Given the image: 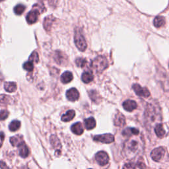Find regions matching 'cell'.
Here are the masks:
<instances>
[{"mask_svg":"<svg viewBox=\"0 0 169 169\" xmlns=\"http://www.w3.org/2000/svg\"><path fill=\"white\" fill-rule=\"evenodd\" d=\"M132 88L135 93H136L137 95L140 97H143L145 98H148L150 96V92L147 88L141 87L139 84H133Z\"/></svg>","mask_w":169,"mask_h":169,"instance_id":"cell-8","label":"cell"},{"mask_svg":"<svg viewBox=\"0 0 169 169\" xmlns=\"http://www.w3.org/2000/svg\"><path fill=\"white\" fill-rule=\"evenodd\" d=\"M153 24L155 27L160 28L165 25V19L163 16H157L155 18Z\"/></svg>","mask_w":169,"mask_h":169,"instance_id":"cell-20","label":"cell"},{"mask_svg":"<svg viewBox=\"0 0 169 169\" xmlns=\"http://www.w3.org/2000/svg\"><path fill=\"white\" fill-rule=\"evenodd\" d=\"M143 140L141 137H131L124 143V151L128 158H132L143 150Z\"/></svg>","mask_w":169,"mask_h":169,"instance_id":"cell-2","label":"cell"},{"mask_svg":"<svg viewBox=\"0 0 169 169\" xmlns=\"http://www.w3.org/2000/svg\"><path fill=\"white\" fill-rule=\"evenodd\" d=\"M95 160L100 166H105L109 163V157L106 152L99 151L95 155Z\"/></svg>","mask_w":169,"mask_h":169,"instance_id":"cell-5","label":"cell"},{"mask_svg":"<svg viewBox=\"0 0 169 169\" xmlns=\"http://www.w3.org/2000/svg\"><path fill=\"white\" fill-rule=\"evenodd\" d=\"M97 92L95 91H91L89 92V96L91 97V99H92L93 101H97V99H98V97H97Z\"/></svg>","mask_w":169,"mask_h":169,"instance_id":"cell-32","label":"cell"},{"mask_svg":"<svg viewBox=\"0 0 169 169\" xmlns=\"http://www.w3.org/2000/svg\"><path fill=\"white\" fill-rule=\"evenodd\" d=\"M89 169H92V168H89Z\"/></svg>","mask_w":169,"mask_h":169,"instance_id":"cell-37","label":"cell"},{"mask_svg":"<svg viewBox=\"0 0 169 169\" xmlns=\"http://www.w3.org/2000/svg\"><path fill=\"white\" fill-rule=\"evenodd\" d=\"M2 1H3V0H0V2H2Z\"/></svg>","mask_w":169,"mask_h":169,"instance_id":"cell-36","label":"cell"},{"mask_svg":"<svg viewBox=\"0 0 169 169\" xmlns=\"http://www.w3.org/2000/svg\"><path fill=\"white\" fill-rule=\"evenodd\" d=\"M84 127H85L86 129L88 130H93V128H94L96 126V121L93 117H91L84 120Z\"/></svg>","mask_w":169,"mask_h":169,"instance_id":"cell-15","label":"cell"},{"mask_svg":"<svg viewBox=\"0 0 169 169\" xmlns=\"http://www.w3.org/2000/svg\"><path fill=\"white\" fill-rule=\"evenodd\" d=\"M73 77L72 73L68 72V71L64 72L62 75V76H61V81L65 84L71 82L73 80Z\"/></svg>","mask_w":169,"mask_h":169,"instance_id":"cell-16","label":"cell"},{"mask_svg":"<svg viewBox=\"0 0 169 169\" xmlns=\"http://www.w3.org/2000/svg\"><path fill=\"white\" fill-rule=\"evenodd\" d=\"M122 106L124 110H126L128 112H131V111L137 109V104L136 101L132 100H127L124 102Z\"/></svg>","mask_w":169,"mask_h":169,"instance_id":"cell-11","label":"cell"},{"mask_svg":"<svg viewBox=\"0 0 169 169\" xmlns=\"http://www.w3.org/2000/svg\"><path fill=\"white\" fill-rule=\"evenodd\" d=\"M66 97L69 101L75 102V101L79 99V93L75 88H72V89H70L67 91Z\"/></svg>","mask_w":169,"mask_h":169,"instance_id":"cell-9","label":"cell"},{"mask_svg":"<svg viewBox=\"0 0 169 169\" xmlns=\"http://www.w3.org/2000/svg\"><path fill=\"white\" fill-rule=\"evenodd\" d=\"M95 141L101 142L103 143H111L114 141V137L111 134H105L102 135H97L93 137Z\"/></svg>","mask_w":169,"mask_h":169,"instance_id":"cell-6","label":"cell"},{"mask_svg":"<svg viewBox=\"0 0 169 169\" xmlns=\"http://www.w3.org/2000/svg\"><path fill=\"white\" fill-rule=\"evenodd\" d=\"M74 42H75V46L80 51L84 52L87 48V42L84 39V37L80 29H77L75 32V36H74Z\"/></svg>","mask_w":169,"mask_h":169,"instance_id":"cell-4","label":"cell"},{"mask_svg":"<svg viewBox=\"0 0 169 169\" xmlns=\"http://www.w3.org/2000/svg\"><path fill=\"white\" fill-rule=\"evenodd\" d=\"M8 112L7 110H3L0 111V120H5L7 118L8 116Z\"/></svg>","mask_w":169,"mask_h":169,"instance_id":"cell-31","label":"cell"},{"mask_svg":"<svg viewBox=\"0 0 169 169\" xmlns=\"http://www.w3.org/2000/svg\"><path fill=\"white\" fill-rule=\"evenodd\" d=\"M114 125L116 126H124L125 123H126V120H125V117L124 116L123 114H121V113L116 114V116L114 118Z\"/></svg>","mask_w":169,"mask_h":169,"instance_id":"cell-12","label":"cell"},{"mask_svg":"<svg viewBox=\"0 0 169 169\" xmlns=\"http://www.w3.org/2000/svg\"><path fill=\"white\" fill-rule=\"evenodd\" d=\"M94 79V76L93 73L90 72H85L82 74L81 79L83 82L84 83H89L92 81Z\"/></svg>","mask_w":169,"mask_h":169,"instance_id":"cell-21","label":"cell"},{"mask_svg":"<svg viewBox=\"0 0 169 169\" xmlns=\"http://www.w3.org/2000/svg\"><path fill=\"white\" fill-rule=\"evenodd\" d=\"M123 169H136V167L133 163H129L124 165Z\"/></svg>","mask_w":169,"mask_h":169,"instance_id":"cell-33","label":"cell"},{"mask_svg":"<svg viewBox=\"0 0 169 169\" xmlns=\"http://www.w3.org/2000/svg\"><path fill=\"white\" fill-rule=\"evenodd\" d=\"M20 126H21V122L18 120H14L11 121V123L10 124L9 128L10 131H15L19 129Z\"/></svg>","mask_w":169,"mask_h":169,"instance_id":"cell-25","label":"cell"},{"mask_svg":"<svg viewBox=\"0 0 169 169\" xmlns=\"http://www.w3.org/2000/svg\"><path fill=\"white\" fill-rule=\"evenodd\" d=\"M50 142H51V143L54 147L57 149H58V148L60 149L61 144L60 143V141L58 140V138H57L56 136H54V135H52L51 137H50Z\"/></svg>","mask_w":169,"mask_h":169,"instance_id":"cell-24","label":"cell"},{"mask_svg":"<svg viewBox=\"0 0 169 169\" xmlns=\"http://www.w3.org/2000/svg\"><path fill=\"white\" fill-rule=\"evenodd\" d=\"M155 132L157 137L159 138H163L165 136V134H166L163 126L161 124H158L155 126Z\"/></svg>","mask_w":169,"mask_h":169,"instance_id":"cell-17","label":"cell"},{"mask_svg":"<svg viewBox=\"0 0 169 169\" xmlns=\"http://www.w3.org/2000/svg\"><path fill=\"white\" fill-rule=\"evenodd\" d=\"M0 167H1L2 169H9V168H8V167L6 166V164L4 162L2 161L0 162Z\"/></svg>","mask_w":169,"mask_h":169,"instance_id":"cell-35","label":"cell"},{"mask_svg":"<svg viewBox=\"0 0 169 169\" xmlns=\"http://www.w3.org/2000/svg\"><path fill=\"white\" fill-rule=\"evenodd\" d=\"M23 68H24L25 70L28 71V72H32L34 69L33 63L30 62V61L25 62L24 64H23Z\"/></svg>","mask_w":169,"mask_h":169,"instance_id":"cell-29","label":"cell"},{"mask_svg":"<svg viewBox=\"0 0 169 169\" xmlns=\"http://www.w3.org/2000/svg\"><path fill=\"white\" fill-rule=\"evenodd\" d=\"M10 142L12 144L13 146H17L18 147L20 144H21L23 142H24L23 140V137L17 135V136L11 137L10 139Z\"/></svg>","mask_w":169,"mask_h":169,"instance_id":"cell-22","label":"cell"},{"mask_svg":"<svg viewBox=\"0 0 169 169\" xmlns=\"http://www.w3.org/2000/svg\"><path fill=\"white\" fill-rule=\"evenodd\" d=\"M11 97L5 94H0V103L3 104H9L11 102Z\"/></svg>","mask_w":169,"mask_h":169,"instance_id":"cell-27","label":"cell"},{"mask_svg":"<svg viewBox=\"0 0 169 169\" xmlns=\"http://www.w3.org/2000/svg\"><path fill=\"white\" fill-rule=\"evenodd\" d=\"M75 111L73 110H68L65 114H63L62 116V120L63 121H66H66H71L73 119V118L75 117Z\"/></svg>","mask_w":169,"mask_h":169,"instance_id":"cell-19","label":"cell"},{"mask_svg":"<svg viewBox=\"0 0 169 169\" xmlns=\"http://www.w3.org/2000/svg\"><path fill=\"white\" fill-rule=\"evenodd\" d=\"M3 139H4V134L3 132H0V147H2Z\"/></svg>","mask_w":169,"mask_h":169,"instance_id":"cell-34","label":"cell"},{"mask_svg":"<svg viewBox=\"0 0 169 169\" xmlns=\"http://www.w3.org/2000/svg\"><path fill=\"white\" fill-rule=\"evenodd\" d=\"M4 87L6 91L9 93H13L17 90V84L14 82H6L4 84Z\"/></svg>","mask_w":169,"mask_h":169,"instance_id":"cell-23","label":"cell"},{"mask_svg":"<svg viewBox=\"0 0 169 169\" xmlns=\"http://www.w3.org/2000/svg\"><path fill=\"white\" fill-rule=\"evenodd\" d=\"M109 66V62L105 57L103 56H97L91 63L92 68L97 73L103 72Z\"/></svg>","mask_w":169,"mask_h":169,"instance_id":"cell-3","label":"cell"},{"mask_svg":"<svg viewBox=\"0 0 169 169\" xmlns=\"http://www.w3.org/2000/svg\"><path fill=\"white\" fill-rule=\"evenodd\" d=\"M71 130H72L73 134L78 135V136L81 135L84 131L83 127L82 126L81 123L80 122H77L75 124H73L72 127H71Z\"/></svg>","mask_w":169,"mask_h":169,"instance_id":"cell-14","label":"cell"},{"mask_svg":"<svg viewBox=\"0 0 169 169\" xmlns=\"http://www.w3.org/2000/svg\"><path fill=\"white\" fill-rule=\"evenodd\" d=\"M147 126H154L155 124H160L162 120L161 112L159 105L155 103L147 104L145 112Z\"/></svg>","mask_w":169,"mask_h":169,"instance_id":"cell-1","label":"cell"},{"mask_svg":"<svg viewBox=\"0 0 169 169\" xmlns=\"http://www.w3.org/2000/svg\"><path fill=\"white\" fill-rule=\"evenodd\" d=\"M18 148L20 156L23 158H26L28 157L29 154V151L27 146H26V144L25 143V142H23L21 144H20L18 146Z\"/></svg>","mask_w":169,"mask_h":169,"instance_id":"cell-13","label":"cell"},{"mask_svg":"<svg viewBox=\"0 0 169 169\" xmlns=\"http://www.w3.org/2000/svg\"><path fill=\"white\" fill-rule=\"evenodd\" d=\"M39 15V12L38 10H31L28 14L26 15V21L29 24H34L35 23L37 20H38V17Z\"/></svg>","mask_w":169,"mask_h":169,"instance_id":"cell-10","label":"cell"},{"mask_svg":"<svg viewBox=\"0 0 169 169\" xmlns=\"http://www.w3.org/2000/svg\"><path fill=\"white\" fill-rule=\"evenodd\" d=\"M140 133V131L137 128H126V130H124L122 134L124 136H131V135L134 136H138V134Z\"/></svg>","mask_w":169,"mask_h":169,"instance_id":"cell-18","label":"cell"},{"mask_svg":"<svg viewBox=\"0 0 169 169\" xmlns=\"http://www.w3.org/2000/svg\"><path fill=\"white\" fill-rule=\"evenodd\" d=\"M86 63H87L86 60L81 58V57H78V58H77L75 60L76 65L80 67H83L84 66H85Z\"/></svg>","mask_w":169,"mask_h":169,"instance_id":"cell-30","label":"cell"},{"mask_svg":"<svg viewBox=\"0 0 169 169\" xmlns=\"http://www.w3.org/2000/svg\"><path fill=\"white\" fill-rule=\"evenodd\" d=\"M25 6L23 5L22 4H19L17 5H16L14 8V12L16 15H22L23 12L25 11Z\"/></svg>","mask_w":169,"mask_h":169,"instance_id":"cell-26","label":"cell"},{"mask_svg":"<svg viewBox=\"0 0 169 169\" xmlns=\"http://www.w3.org/2000/svg\"><path fill=\"white\" fill-rule=\"evenodd\" d=\"M165 154V149L163 147L155 148L151 151V157L153 161L158 162L163 158Z\"/></svg>","mask_w":169,"mask_h":169,"instance_id":"cell-7","label":"cell"},{"mask_svg":"<svg viewBox=\"0 0 169 169\" xmlns=\"http://www.w3.org/2000/svg\"><path fill=\"white\" fill-rule=\"evenodd\" d=\"M38 60H39V57H38V53H37L36 52H33L31 54V55L30 56L29 61H30V62H31L32 63H34V62L38 63Z\"/></svg>","mask_w":169,"mask_h":169,"instance_id":"cell-28","label":"cell"}]
</instances>
